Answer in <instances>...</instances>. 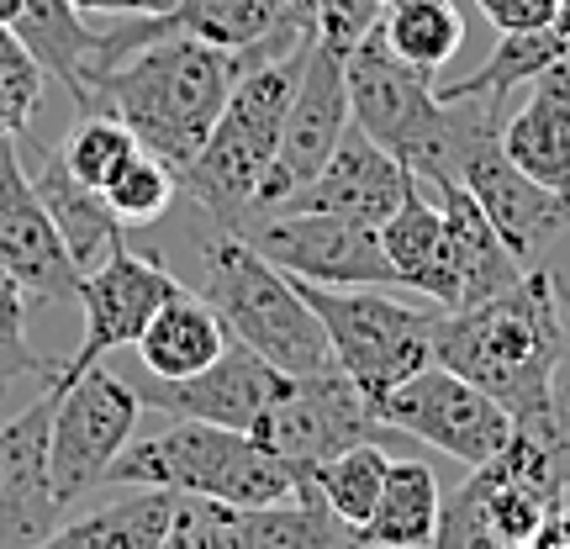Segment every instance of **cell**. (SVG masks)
Instances as JSON below:
<instances>
[{
	"label": "cell",
	"instance_id": "1",
	"mask_svg": "<svg viewBox=\"0 0 570 549\" xmlns=\"http://www.w3.org/2000/svg\"><path fill=\"white\" fill-rule=\"evenodd\" d=\"M566 333L554 265H539L508 296L444 312L433 327V360L487 391L518 433L570 439V396L560 386Z\"/></svg>",
	"mask_w": 570,
	"mask_h": 549
},
{
	"label": "cell",
	"instance_id": "2",
	"mask_svg": "<svg viewBox=\"0 0 570 549\" xmlns=\"http://www.w3.org/2000/svg\"><path fill=\"white\" fill-rule=\"evenodd\" d=\"M185 244H190V254H185V269H175V275L185 291H196L223 317L227 339L265 354L285 375H312V370L333 365V344H327L317 312L306 306L296 275H285L275 259H265L248 244V233L202 212L196 227L185 233Z\"/></svg>",
	"mask_w": 570,
	"mask_h": 549
},
{
	"label": "cell",
	"instance_id": "3",
	"mask_svg": "<svg viewBox=\"0 0 570 549\" xmlns=\"http://www.w3.org/2000/svg\"><path fill=\"white\" fill-rule=\"evenodd\" d=\"M248 59L217 42H202L190 32H164V38L132 48L111 75L101 80V106L122 117L148 154H159L175 175L202 154L212 127L223 117L233 85L244 80Z\"/></svg>",
	"mask_w": 570,
	"mask_h": 549
},
{
	"label": "cell",
	"instance_id": "4",
	"mask_svg": "<svg viewBox=\"0 0 570 549\" xmlns=\"http://www.w3.org/2000/svg\"><path fill=\"white\" fill-rule=\"evenodd\" d=\"M106 481L117 487H159L175 497H202L223 508H275L302 491L306 476L275 460L254 433L217 423H190L169 418V428L132 439L117 454V465Z\"/></svg>",
	"mask_w": 570,
	"mask_h": 549
},
{
	"label": "cell",
	"instance_id": "5",
	"mask_svg": "<svg viewBox=\"0 0 570 549\" xmlns=\"http://www.w3.org/2000/svg\"><path fill=\"white\" fill-rule=\"evenodd\" d=\"M302 59H306V48L285 53V59L248 63L244 80L233 85V96H227L217 127H212V138L180 169V185L190 190V202L202 206L206 217L238 227V233L259 212V185L275 169L285 106H291Z\"/></svg>",
	"mask_w": 570,
	"mask_h": 549
},
{
	"label": "cell",
	"instance_id": "6",
	"mask_svg": "<svg viewBox=\"0 0 570 549\" xmlns=\"http://www.w3.org/2000/svg\"><path fill=\"white\" fill-rule=\"evenodd\" d=\"M344 69L354 127L381 143L396 164H407L423 185L454 180V106L439 96V75L396 59L381 32L354 42Z\"/></svg>",
	"mask_w": 570,
	"mask_h": 549
},
{
	"label": "cell",
	"instance_id": "7",
	"mask_svg": "<svg viewBox=\"0 0 570 549\" xmlns=\"http://www.w3.org/2000/svg\"><path fill=\"white\" fill-rule=\"evenodd\" d=\"M302 285L306 306L317 312L327 344H333V365L365 391L375 412L402 381L433 365L439 312H417L396 296H381V285Z\"/></svg>",
	"mask_w": 570,
	"mask_h": 549
},
{
	"label": "cell",
	"instance_id": "8",
	"mask_svg": "<svg viewBox=\"0 0 570 549\" xmlns=\"http://www.w3.org/2000/svg\"><path fill=\"white\" fill-rule=\"evenodd\" d=\"M53 391H59V402H53V423H48V481H53V497L69 508L75 497L101 487L117 454L132 444L142 423V396L132 381L111 375L106 365H90L80 381Z\"/></svg>",
	"mask_w": 570,
	"mask_h": 549
},
{
	"label": "cell",
	"instance_id": "9",
	"mask_svg": "<svg viewBox=\"0 0 570 549\" xmlns=\"http://www.w3.org/2000/svg\"><path fill=\"white\" fill-rule=\"evenodd\" d=\"M381 428L386 423H381L375 402L338 365H327L312 375H285L281 396L254 423V439L296 476H312L333 454L365 444V439H381Z\"/></svg>",
	"mask_w": 570,
	"mask_h": 549
},
{
	"label": "cell",
	"instance_id": "10",
	"mask_svg": "<svg viewBox=\"0 0 570 549\" xmlns=\"http://www.w3.org/2000/svg\"><path fill=\"white\" fill-rule=\"evenodd\" d=\"M381 423L391 433H412L433 444L439 454H454L460 465L481 470L491 465L502 449L512 444V418L491 402L481 386H470L465 375H454L449 365H423L412 381L391 391L381 402Z\"/></svg>",
	"mask_w": 570,
	"mask_h": 549
},
{
	"label": "cell",
	"instance_id": "11",
	"mask_svg": "<svg viewBox=\"0 0 570 549\" xmlns=\"http://www.w3.org/2000/svg\"><path fill=\"white\" fill-rule=\"evenodd\" d=\"M180 291H185L180 275L164 265V259H154V254H142V248H132V244H117L101 265L80 275V296H75V302L85 306V339L59 365L53 386L80 381L85 370L101 365L111 349L138 344L142 327L154 323V312H159L169 296H180Z\"/></svg>",
	"mask_w": 570,
	"mask_h": 549
},
{
	"label": "cell",
	"instance_id": "12",
	"mask_svg": "<svg viewBox=\"0 0 570 549\" xmlns=\"http://www.w3.org/2000/svg\"><path fill=\"white\" fill-rule=\"evenodd\" d=\"M354 127L348 117V69H344V48L312 38L306 42L302 75H296V90H291V106H285V127H281V154H275V169L259 185V212H275L285 206L296 190H302L317 169H323L344 133ZM254 212V217H259ZM248 217V223H254Z\"/></svg>",
	"mask_w": 570,
	"mask_h": 549
},
{
	"label": "cell",
	"instance_id": "13",
	"mask_svg": "<svg viewBox=\"0 0 570 549\" xmlns=\"http://www.w3.org/2000/svg\"><path fill=\"white\" fill-rule=\"evenodd\" d=\"M248 244L265 259L312 285H396V269L386 259L381 227L327 217V212H259L244 227Z\"/></svg>",
	"mask_w": 570,
	"mask_h": 549
},
{
	"label": "cell",
	"instance_id": "14",
	"mask_svg": "<svg viewBox=\"0 0 570 549\" xmlns=\"http://www.w3.org/2000/svg\"><path fill=\"white\" fill-rule=\"evenodd\" d=\"M0 269L38 306L75 302L85 275L63 244V233L48 217V206L27 185V169H21L11 138H0Z\"/></svg>",
	"mask_w": 570,
	"mask_h": 549
},
{
	"label": "cell",
	"instance_id": "15",
	"mask_svg": "<svg viewBox=\"0 0 570 549\" xmlns=\"http://www.w3.org/2000/svg\"><path fill=\"white\" fill-rule=\"evenodd\" d=\"M59 391L42 386L27 408L0 418V549H32L63 523L48 481V423Z\"/></svg>",
	"mask_w": 570,
	"mask_h": 549
},
{
	"label": "cell",
	"instance_id": "16",
	"mask_svg": "<svg viewBox=\"0 0 570 549\" xmlns=\"http://www.w3.org/2000/svg\"><path fill=\"white\" fill-rule=\"evenodd\" d=\"M281 386H285V370H275L265 354H254L248 344L233 339L202 375L142 381L138 396H142V412L154 408L159 418H190V423H217V428L254 433V423L281 396Z\"/></svg>",
	"mask_w": 570,
	"mask_h": 549
},
{
	"label": "cell",
	"instance_id": "17",
	"mask_svg": "<svg viewBox=\"0 0 570 549\" xmlns=\"http://www.w3.org/2000/svg\"><path fill=\"white\" fill-rule=\"evenodd\" d=\"M412 190H417V175L407 164H396L381 143H370L360 127H348L338 154L275 212H327V217L381 227Z\"/></svg>",
	"mask_w": 570,
	"mask_h": 549
},
{
	"label": "cell",
	"instance_id": "18",
	"mask_svg": "<svg viewBox=\"0 0 570 549\" xmlns=\"http://www.w3.org/2000/svg\"><path fill=\"white\" fill-rule=\"evenodd\" d=\"M148 42L164 32H190L202 42L233 48L248 63L285 59L317 38V27L285 17V0H175L164 17H142Z\"/></svg>",
	"mask_w": 570,
	"mask_h": 549
},
{
	"label": "cell",
	"instance_id": "19",
	"mask_svg": "<svg viewBox=\"0 0 570 549\" xmlns=\"http://www.w3.org/2000/svg\"><path fill=\"white\" fill-rule=\"evenodd\" d=\"M11 143H17V159H21V169H27V185H32L38 202L48 206V217H53V227L63 233V244H69V254H75V265L96 269L111 248L127 244L117 212L106 206L101 190H90L85 180H75V169L63 164L59 148L38 143L32 138V127L17 133Z\"/></svg>",
	"mask_w": 570,
	"mask_h": 549
},
{
	"label": "cell",
	"instance_id": "20",
	"mask_svg": "<svg viewBox=\"0 0 570 549\" xmlns=\"http://www.w3.org/2000/svg\"><path fill=\"white\" fill-rule=\"evenodd\" d=\"M11 32L32 48V59L53 80L69 85L80 111L101 106V80L111 75V42H106V32H96L85 21L75 0H27Z\"/></svg>",
	"mask_w": 570,
	"mask_h": 549
},
{
	"label": "cell",
	"instance_id": "21",
	"mask_svg": "<svg viewBox=\"0 0 570 549\" xmlns=\"http://www.w3.org/2000/svg\"><path fill=\"white\" fill-rule=\"evenodd\" d=\"M381 244H386V259H391V269H396V285L428 296V302L444 306V312L460 306L454 238H449L444 212H439V202L423 190V180H417V190L381 223Z\"/></svg>",
	"mask_w": 570,
	"mask_h": 549
},
{
	"label": "cell",
	"instance_id": "22",
	"mask_svg": "<svg viewBox=\"0 0 570 549\" xmlns=\"http://www.w3.org/2000/svg\"><path fill=\"white\" fill-rule=\"evenodd\" d=\"M428 196L444 212V227L454 238V265H460V306H481L491 296H508L512 285L529 275V265L502 244V233L491 227V217L481 212V202L470 196L460 180L423 185ZM454 306V312H460Z\"/></svg>",
	"mask_w": 570,
	"mask_h": 549
},
{
	"label": "cell",
	"instance_id": "23",
	"mask_svg": "<svg viewBox=\"0 0 570 549\" xmlns=\"http://www.w3.org/2000/svg\"><path fill=\"white\" fill-rule=\"evenodd\" d=\"M502 154L529 180L570 196V63L533 80V96L502 122Z\"/></svg>",
	"mask_w": 570,
	"mask_h": 549
},
{
	"label": "cell",
	"instance_id": "24",
	"mask_svg": "<svg viewBox=\"0 0 570 549\" xmlns=\"http://www.w3.org/2000/svg\"><path fill=\"white\" fill-rule=\"evenodd\" d=\"M227 344L233 339H227L223 317L196 291H180L154 312V323L142 327V339L132 349L142 354V370L154 381H185V375H202Z\"/></svg>",
	"mask_w": 570,
	"mask_h": 549
},
{
	"label": "cell",
	"instance_id": "25",
	"mask_svg": "<svg viewBox=\"0 0 570 549\" xmlns=\"http://www.w3.org/2000/svg\"><path fill=\"white\" fill-rule=\"evenodd\" d=\"M175 523V491L132 487L127 497H111L101 508L69 518L32 549H164Z\"/></svg>",
	"mask_w": 570,
	"mask_h": 549
},
{
	"label": "cell",
	"instance_id": "26",
	"mask_svg": "<svg viewBox=\"0 0 570 549\" xmlns=\"http://www.w3.org/2000/svg\"><path fill=\"white\" fill-rule=\"evenodd\" d=\"M444 518V491L439 476L423 460H391L381 502L370 512V523L360 529L365 549H428Z\"/></svg>",
	"mask_w": 570,
	"mask_h": 549
},
{
	"label": "cell",
	"instance_id": "27",
	"mask_svg": "<svg viewBox=\"0 0 570 549\" xmlns=\"http://www.w3.org/2000/svg\"><path fill=\"white\" fill-rule=\"evenodd\" d=\"M238 523H244L254 549H365L360 529H348L344 518L317 497L312 481H302V491L291 502L238 508Z\"/></svg>",
	"mask_w": 570,
	"mask_h": 549
},
{
	"label": "cell",
	"instance_id": "28",
	"mask_svg": "<svg viewBox=\"0 0 570 549\" xmlns=\"http://www.w3.org/2000/svg\"><path fill=\"white\" fill-rule=\"evenodd\" d=\"M554 63H570V48L560 42L554 27H539V32H502L497 48L487 53L481 69H470L465 80L439 85L444 101H508L512 85H533L539 75H550Z\"/></svg>",
	"mask_w": 570,
	"mask_h": 549
},
{
	"label": "cell",
	"instance_id": "29",
	"mask_svg": "<svg viewBox=\"0 0 570 549\" xmlns=\"http://www.w3.org/2000/svg\"><path fill=\"white\" fill-rule=\"evenodd\" d=\"M381 38L412 69L439 75L465 48V17L454 11V0H391L386 21H381Z\"/></svg>",
	"mask_w": 570,
	"mask_h": 549
},
{
	"label": "cell",
	"instance_id": "30",
	"mask_svg": "<svg viewBox=\"0 0 570 549\" xmlns=\"http://www.w3.org/2000/svg\"><path fill=\"white\" fill-rule=\"evenodd\" d=\"M386 470H391V454L381 449V439H365V444L333 454L327 465H317L306 481L317 487V497L344 518L348 529H365L370 512H375V502H381Z\"/></svg>",
	"mask_w": 570,
	"mask_h": 549
},
{
	"label": "cell",
	"instance_id": "31",
	"mask_svg": "<svg viewBox=\"0 0 570 549\" xmlns=\"http://www.w3.org/2000/svg\"><path fill=\"white\" fill-rule=\"evenodd\" d=\"M59 154H63V164L75 169V180H85L90 190H106V185L117 180L127 164L142 154V143L122 117H111V111H85L80 122L69 127V138L59 143Z\"/></svg>",
	"mask_w": 570,
	"mask_h": 549
},
{
	"label": "cell",
	"instance_id": "32",
	"mask_svg": "<svg viewBox=\"0 0 570 549\" xmlns=\"http://www.w3.org/2000/svg\"><path fill=\"white\" fill-rule=\"evenodd\" d=\"M175 190H180V175H175L159 154H148V148H142L138 159L127 164V169L106 185L101 196H106V206L117 212V223H122V227H154V223H164V217H169Z\"/></svg>",
	"mask_w": 570,
	"mask_h": 549
},
{
	"label": "cell",
	"instance_id": "33",
	"mask_svg": "<svg viewBox=\"0 0 570 549\" xmlns=\"http://www.w3.org/2000/svg\"><path fill=\"white\" fill-rule=\"evenodd\" d=\"M63 360H48L27 344V291L0 269V391L11 396L21 381H53Z\"/></svg>",
	"mask_w": 570,
	"mask_h": 549
},
{
	"label": "cell",
	"instance_id": "34",
	"mask_svg": "<svg viewBox=\"0 0 570 549\" xmlns=\"http://www.w3.org/2000/svg\"><path fill=\"white\" fill-rule=\"evenodd\" d=\"M42 85H48V69L32 59V48L11 27H0V138H17L32 127Z\"/></svg>",
	"mask_w": 570,
	"mask_h": 549
},
{
	"label": "cell",
	"instance_id": "35",
	"mask_svg": "<svg viewBox=\"0 0 570 549\" xmlns=\"http://www.w3.org/2000/svg\"><path fill=\"white\" fill-rule=\"evenodd\" d=\"M164 549H254L248 545L238 508L223 502H202V497H175V523Z\"/></svg>",
	"mask_w": 570,
	"mask_h": 549
},
{
	"label": "cell",
	"instance_id": "36",
	"mask_svg": "<svg viewBox=\"0 0 570 549\" xmlns=\"http://www.w3.org/2000/svg\"><path fill=\"white\" fill-rule=\"evenodd\" d=\"M428 549H497V533L487 523L475 481H465L454 491V502H444V518H439V533H433Z\"/></svg>",
	"mask_w": 570,
	"mask_h": 549
},
{
	"label": "cell",
	"instance_id": "37",
	"mask_svg": "<svg viewBox=\"0 0 570 549\" xmlns=\"http://www.w3.org/2000/svg\"><path fill=\"white\" fill-rule=\"evenodd\" d=\"M386 6L391 0H323V6H317V38L348 53L354 42H365L370 32H381Z\"/></svg>",
	"mask_w": 570,
	"mask_h": 549
},
{
	"label": "cell",
	"instance_id": "38",
	"mask_svg": "<svg viewBox=\"0 0 570 549\" xmlns=\"http://www.w3.org/2000/svg\"><path fill=\"white\" fill-rule=\"evenodd\" d=\"M475 6L497 32H539L560 17V0H475Z\"/></svg>",
	"mask_w": 570,
	"mask_h": 549
},
{
	"label": "cell",
	"instance_id": "39",
	"mask_svg": "<svg viewBox=\"0 0 570 549\" xmlns=\"http://www.w3.org/2000/svg\"><path fill=\"white\" fill-rule=\"evenodd\" d=\"M85 17H164L175 0H75Z\"/></svg>",
	"mask_w": 570,
	"mask_h": 549
},
{
	"label": "cell",
	"instance_id": "40",
	"mask_svg": "<svg viewBox=\"0 0 570 549\" xmlns=\"http://www.w3.org/2000/svg\"><path fill=\"white\" fill-rule=\"evenodd\" d=\"M533 549H570V502H560V508L539 523V533L529 539Z\"/></svg>",
	"mask_w": 570,
	"mask_h": 549
},
{
	"label": "cell",
	"instance_id": "41",
	"mask_svg": "<svg viewBox=\"0 0 570 549\" xmlns=\"http://www.w3.org/2000/svg\"><path fill=\"white\" fill-rule=\"evenodd\" d=\"M317 6H323V0H285V17H291V21H306V27H317Z\"/></svg>",
	"mask_w": 570,
	"mask_h": 549
},
{
	"label": "cell",
	"instance_id": "42",
	"mask_svg": "<svg viewBox=\"0 0 570 549\" xmlns=\"http://www.w3.org/2000/svg\"><path fill=\"white\" fill-rule=\"evenodd\" d=\"M21 6H27V0H0V27H17Z\"/></svg>",
	"mask_w": 570,
	"mask_h": 549
},
{
	"label": "cell",
	"instance_id": "43",
	"mask_svg": "<svg viewBox=\"0 0 570 549\" xmlns=\"http://www.w3.org/2000/svg\"><path fill=\"white\" fill-rule=\"evenodd\" d=\"M554 32H560V42L570 48V0H560V17H554Z\"/></svg>",
	"mask_w": 570,
	"mask_h": 549
},
{
	"label": "cell",
	"instance_id": "44",
	"mask_svg": "<svg viewBox=\"0 0 570 549\" xmlns=\"http://www.w3.org/2000/svg\"><path fill=\"white\" fill-rule=\"evenodd\" d=\"M554 291H560V306H566V323H570V281L554 269Z\"/></svg>",
	"mask_w": 570,
	"mask_h": 549
},
{
	"label": "cell",
	"instance_id": "45",
	"mask_svg": "<svg viewBox=\"0 0 570 549\" xmlns=\"http://www.w3.org/2000/svg\"><path fill=\"white\" fill-rule=\"evenodd\" d=\"M497 549H533V545H497Z\"/></svg>",
	"mask_w": 570,
	"mask_h": 549
},
{
	"label": "cell",
	"instance_id": "46",
	"mask_svg": "<svg viewBox=\"0 0 570 549\" xmlns=\"http://www.w3.org/2000/svg\"><path fill=\"white\" fill-rule=\"evenodd\" d=\"M0 418H6V391H0Z\"/></svg>",
	"mask_w": 570,
	"mask_h": 549
}]
</instances>
